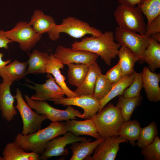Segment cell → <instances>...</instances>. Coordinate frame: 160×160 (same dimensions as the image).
I'll list each match as a JSON object with an SVG mask.
<instances>
[{
  "mask_svg": "<svg viewBox=\"0 0 160 160\" xmlns=\"http://www.w3.org/2000/svg\"><path fill=\"white\" fill-rule=\"evenodd\" d=\"M29 59L27 61L28 67L26 75L46 73V68L49 55L46 52L37 49L28 53Z\"/></svg>",
  "mask_w": 160,
  "mask_h": 160,
  "instance_id": "603a6c76",
  "label": "cell"
},
{
  "mask_svg": "<svg viewBox=\"0 0 160 160\" xmlns=\"http://www.w3.org/2000/svg\"><path fill=\"white\" fill-rule=\"evenodd\" d=\"M3 56V54L2 53H0V72L1 69L7 65L11 61V59H9L5 61L3 60L2 57Z\"/></svg>",
  "mask_w": 160,
  "mask_h": 160,
  "instance_id": "ab89813d",
  "label": "cell"
},
{
  "mask_svg": "<svg viewBox=\"0 0 160 160\" xmlns=\"http://www.w3.org/2000/svg\"><path fill=\"white\" fill-rule=\"evenodd\" d=\"M61 33L75 38H81L87 34L98 36L103 33L101 30L91 26L87 23L72 16L64 18L60 24H56L48 34L49 37L52 40L56 41Z\"/></svg>",
  "mask_w": 160,
  "mask_h": 160,
  "instance_id": "277c9868",
  "label": "cell"
},
{
  "mask_svg": "<svg viewBox=\"0 0 160 160\" xmlns=\"http://www.w3.org/2000/svg\"><path fill=\"white\" fill-rule=\"evenodd\" d=\"M160 33V15L154 18L150 23L146 25L145 34L150 36Z\"/></svg>",
  "mask_w": 160,
  "mask_h": 160,
  "instance_id": "8d00e7d4",
  "label": "cell"
},
{
  "mask_svg": "<svg viewBox=\"0 0 160 160\" xmlns=\"http://www.w3.org/2000/svg\"><path fill=\"white\" fill-rule=\"evenodd\" d=\"M112 86L105 75L101 73L97 77L93 95L100 101L108 94Z\"/></svg>",
  "mask_w": 160,
  "mask_h": 160,
  "instance_id": "d6a6232c",
  "label": "cell"
},
{
  "mask_svg": "<svg viewBox=\"0 0 160 160\" xmlns=\"http://www.w3.org/2000/svg\"><path fill=\"white\" fill-rule=\"evenodd\" d=\"M143 86L148 99L150 101L157 102L160 100L159 82L160 74L151 71L146 67L141 72Z\"/></svg>",
  "mask_w": 160,
  "mask_h": 160,
  "instance_id": "e0dca14e",
  "label": "cell"
},
{
  "mask_svg": "<svg viewBox=\"0 0 160 160\" xmlns=\"http://www.w3.org/2000/svg\"><path fill=\"white\" fill-rule=\"evenodd\" d=\"M14 97L17 101L15 108L19 113L23 124L21 134H31L40 129L42 123L47 119L46 116L32 110L24 99L19 88L16 89Z\"/></svg>",
  "mask_w": 160,
  "mask_h": 160,
  "instance_id": "52a82bcc",
  "label": "cell"
},
{
  "mask_svg": "<svg viewBox=\"0 0 160 160\" xmlns=\"http://www.w3.org/2000/svg\"><path fill=\"white\" fill-rule=\"evenodd\" d=\"M4 160H39L40 155L35 152H28L14 141L7 143L2 153Z\"/></svg>",
  "mask_w": 160,
  "mask_h": 160,
  "instance_id": "44dd1931",
  "label": "cell"
},
{
  "mask_svg": "<svg viewBox=\"0 0 160 160\" xmlns=\"http://www.w3.org/2000/svg\"><path fill=\"white\" fill-rule=\"evenodd\" d=\"M4 30H0V48L6 49L8 48L9 44L12 41L9 39L6 36Z\"/></svg>",
  "mask_w": 160,
  "mask_h": 160,
  "instance_id": "74e56055",
  "label": "cell"
},
{
  "mask_svg": "<svg viewBox=\"0 0 160 160\" xmlns=\"http://www.w3.org/2000/svg\"><path fill=\"white\" fill-rule=\"evenodd\" d=\"M101 137L119 136V128L125 121L119 109L112 103L106 104L91 118Z\"/></svg>",
  "mask_w": 160,
  "mask_h": 160,
  "instance_id": "3957f363",
  "label": "cell"
},
{
  "mask_svg": "<svg viewBox=\"0 0 160 160\" xmlns=\"http://www.w3.org/2000/svg\"><path fill=\"white\" fill-rule=\"evenodd\" d=\"M58 137L47 143L44 151L40 155V160H47L53 157L66 156L69 153L68 149L66 148L67 145L87 139L75 135L69 132H67L62 136Z\"/></svg>",
  "mask_w": 160,
  "mask_h": 160,
  "instance_id": "30bf717a",
  "label": "cell"
},
{
  "mask_svg": "<svg viewBox=\"0 0 160 160\" xmlns=\"http://www.w3.org/2000/svg\"><path fill=\"white\" fill-rule=\"evenodd\" d=\"M143 0H117L120 4L130 7H135Z\"/></svg>",
  "mask_w": 160,
  "mask_h": 160,
  "instance_id": "f35d334b",
  "label": "cell"
},
{
  "mask_svg": "<svg viewBox=\"0 0 160 160\" xmlns=\"http://www.w3.org/2000/svg\"><path fill=\"white\" fill-rule=\"evenodd\" d=\"M137 6L143 14L146 16L148 21L147 25L160 15V0H143Z\"/></svg>",
  "mask_w": 160,
  "mask_h": 160,
  "instance_id": "1f68e13d",
  "label": "cell"
},
{
  "mask_svg": "<svg viewBox=\"0 0 160 160\" xmlns=\"http://www.w3.org/2000/svg\"><path fill=\"white\" fill-rule=\"evenodd\" d=\"M115 19L119 27L143 35L146 33V25L140 9L120 4L114 12Z\"/></svg>",
  "mask_w": 160,
  "mask_h": 160,
  "instance_id": "5b68a950",
  "label": "cell"
},
{
  "mask_svg": "<svg viewBox=\"0 0 160 160\" xmlns=\"http://www.w3.org/2000/svg\"><path fill=\"white\" fill-rule=\"evenodd\" d=\"M114 33L107 31L100 36L85 37L80 41H75L71 44L74 50H83L91 52L100 56L108 66L113 59L117 56L121 46L115 41Z\"/></svg>",
  "mask_w": 160,
  "mask_h": 160,
  "instance_id": "6da1fadb",
  "label": "cell"
},
{
  "mask_svg": "<svg viewBox=\"0 0 160 160\" xmlns=\"http://www.w3.org/2000/svg\"><path fill=\"white\" fill-rule=\"evenodd\" d=\"M114 35L115 40L121 47H125L139 58L140 62L143 61L144 52L149 43L150 36L127 31L118 26Z\"/></svg>",
  "mask_w": 160,
  "mask_h": 160,
  "instance_id": "ba28073f",
  "label": "cell"
},
{
  "mask_svg": "<svg viewBox=\"0 0 160 160\" xmlns=\"http://www.w3.org/2000/svg\"><path fill=\"white\" fill-rule=\"evenodd\" d=\"M135 77L134 73L129 76H124L119 81L113 85L108 94L99 101L100 107L98 111L113 98L122 95L124 91L132 84Z\"/></svg>",
  "mask_w": 160,
  "mask_h": 160,
  "instance_id": "83f0119b",
  "label": "cell"
},
{
  "mask_svg": "<svg viewBox=\"0 0 160 160\" xmlns=\"http://www.w3.org/2000/svg\"><path fill=\"white\" fill-rule=\"evenodd\" d=\"M128 140L120 136L107 137L95 149L89 160H114L119 149V144Z\"/></svg>",
  "mask_w": 160,
  "mask_h": 160,
  "instance_id": "5bb4252c",
  "label": "cell"
},
{
  "mask_svg": "<svg viewBox=\"0 0 160 160\" xmlns=\"http://www.w3.org/2000/svg\"><path fill=\"white\" fill-rule=\"evenodd\" d=\"M67 132L63 122L52 121L46 128L31 134L23 135L18 133L14 141L25 151L40 155L50 140Z\"/></svg>",
  "mask_w": 160,
  "mask_h": 160,
  "instance_id": "7a4b0ae2",
  "label": "cell"
},
{
  "mask_svg": "<svg viewBox=\"0 0 160 160\" xmlns=\"http://www.w3.org/2000/svg\"><path fill=\"white\" fill-rule=\"evenodd\" d=\"M101 73V69L96 61L90 65L88 72L83 82L74 92L79 96L93 95L97 77Z\"/></svg>",
  "mask_w": 160,
  "mask_h": 160,
  "instance_id": "7402d4cb",
  "label": "cell"
},
{
  "mask_svg": "<svg viewBox=\"0 0 160 160\" xmlns=\"http://www.w3.org/2000/svg\"><path fill=\"white\" fill-rule=\"evenodd\" d=\"M47 75L48 78L44 84H38L29 80L34 85L25 84L35 92L30 97L31 99L46 101L64 97L65 95L64 92L56 83L52 76L49 73H48Z\"/></svg>",
  "mask_w": 160,
  "mask_h": 160,
  "instance_id": "7c38bea8",
  "label": "cell"
},
{
  "mask_svg": "<svg viewBox=\"0 0 160 160\" xmlns=\"http://www.w3.org/2000/svg\"><path fill=\"white\" fill-rule=\"evenodd\" d=\"M135 77L131 85L123 92L122 95L128 98H134L140 96L141 90L143 86L141 72L135 71Z\"/></svg>",
  "mask_w": 160,
  "mask_h": 160,
  "instance_id": "836d02e7",
  "label": "cell"
},
{
  "mask_svg": "<svg viewBox=\"0 0 160 160\" xmlns=\"http://www.w3.org/2000/svg\"><path fill=\"white\" fill-rule=\"evenodd\" d=\"M0 160H4L2 156H0Z\"/></svg>",
  "mask_w": 160,
  "mask_h": 160,
  "instance_id": "b9f144b4",
  "label": "cell"
},
{
  "mask_svg": "<svg viewBox=\"0 0 160 160\" xmlns=\"http://www.w3.org/2000/svg\"><path fill=\"white\" fill-rule=\"evenodd\" d=\"M141 128L140 123L137 120L124 121L119 128L118 135L135 146L136 141L139 139Z\"/></svg>",
  "mask_w": 160,
  "mask_h": 160,
  "instance_id": "4316f807",
  "label": "cell"
},
{
  "mask_svg": "<svg viewBox=\"0 0 160 160\" xmlns=\"http://www.w3.org/2000/svg\"><path fill=\"white\" fill-rule=\"evenodd\" d=\"M50 101L55 105L64 106L75 105L81 108L84 110L82 114L83 119H91L98 111L100 101L93 95H85L76 97L55 99Z\"/></svg>",
  "mask_w": 160,
  "mask_h": 160,
  "instance_id": "8fae6325",
  "label": "cell"
},
{
  "mask_svg": "<svg viewBox=\"0 0 160 160\" xmlns=\"http://www.w3.org/2000/svg\"><path fill=\"white\" fill-rule=\"evenodd\" d=\"M28 23L37 33L41 35L49 34L56 24L53 17L39 9L34 11Z\"/></svg>",
  "mask_w": 160,
  "mask_h": 160,
  "instance_id": "ffe728a7",
  "label": "cell"
},
{
  "mask_svg": "<svg viewBox=\"0 0 160 160\" xmlns=\"http://www.w3.org/2000/svg\"><path fill=\"white\" fill-rule=\"evenodd\" d=\"M158 134L156 124L154 121L151 122L148 126L141 128L136 145L143 148L151 143Z\"/></svg>",
  "mask_w": 160,
  "mask_h": 160,
  "instance_id": "4dcf8cb0",
  "label": "cell"
},
{
  "mask_svg": "<svg viewBox=\"0 0 160 160\" xmlns=\"http://www.w3.org/2000/svg\"><path fill=\"white\" fill-rule=\"evenodd\" d=\"M5 33L12 41L18 43L20 48L24 51L31 50L41 38V35L37 33L28 23L23 21L17 23Z\"/></svg>",
  "mask_w": 160,
  "mask_h": 160,
  "instance_id": "9c48e42d",
  "label": "cell"
},
{
  "mask_svg": "<svg viewBox=\"0 0 160 160\" xmlns=\"http://www.w3.org/2000/svg\"><path fill=\"white\" fill-rule=\"evenodd\" d=\"M63 123L67 132H70L75 135H88L96 139L101 137L91 118L82 121L71 119L63 122Z\"/></svg>",
  "mask_w": 160,
  "mask_h": 160,
  "instance_id": "ac0fdd59",
  "label": "cell"
},
{
  "mask_svg": "<svg viewBox=\"0 0 160 160\" xmlns=\"http://www.w3.org/2000/svg\"><path fill=\"white\" fill-rule=\"evenodd\" d=\"M150 37H152L158 42H160V33L153 34Z\"/></svg>",
  "mask_w": 160,
  "mask_h": 160,
  "instance_id": "60d3db41",
  "label": "cell"
},
{
  "mask_svg": "<svg viewBox=\"0 0 160 160\" xmlns=\"http://www.w3.org/2000/svg\"><path fill=\"white\" fill-rule=\"evenodd\" d=\"M116 106L120 110L125 121L130 120L134 110L141 103L143 97L140 96L134 98H128L120 95Z\"/></svg>",
  "mask_w": 160,
  "mask_h": 160,
  "instance_id": "f546056e",
  "label": "cell"
},
{
  "mask_svg": "<svg viewBox=\"0 0 160 160\" xmlns=\"http://www.w3.org/2000/svg\"><path fill=\"white\" fill-rule=\"evenodd\" d=\"M0 111H1V108H0Z\"/></svg>",
  "mask_w": 160,
  "mask_h": 160,
  "instance_id": "7bdbcfd3",
  "label": "cell"
},
{
  "mask_svg": "<svg viewBox=\"0 0 160 160\" xmlns=\"http://www.w3.org/2000/svg\"><path fill=\"white\" fill-rule=\"evenodd\" d=\"M28 66L27 61L20 62L16 60L1 69L0 76L13 82L25 77Z\"/></svg>",
  "mask_w": 160,
  "mask_h": 160,
  "instance_id": "cb8c5ba5",
  "label": "cell"
},
{
  "mask_svg": "<svg viewBox=\"0 0 160 160\" xmlns=\"http://www.w3.org/2000/svg\"><path fill=\"white\" fill-rule=\"evenodd\" d=\"M141 149V153L145 160H160V139L158 136L151 143Z\"/></svg>",
  "mask_w": 160,
  "mask_h": 160,
  "instance_id": "e575fe53",
  "label": "cell"
},
{
  "mask_svg": "<svg viewBox=\"0 0 160 160\" xmlns=\"http://www.w3.org/2000/svg\"><path fill=\"white\" fill-rule=\"evenodd\" d=\"M26 103L38 113L46 116L52 121L59 122L76 119V117L83 118L81 113L71 105H68L66 110H61L50 105L45 101L31 99L27 95H24Z\"/></svg>",
  "mask_w": 160,
  "mask_h": 160,
  "instance_id": "8992f818",
  "label": "cell"
},
{
  "mask_svg": "<svg viewBox=\"0 0 160 160\" xmlns=\"http://www.w3.org/2000/svg\"><path fill=\"white\" fill-rule=\"evenodd\" d=\"M105 75L113 85L119 81L123 77L119 62L108 70Z\"/></svg>",
  "mask_w": 160,
  "mask_h": 160,
  "instance_id": "d590c367",
  "label": "cell"
},
{
  "mask_svg": "<svg viewBox=\"0 0 160 160\" xmlns=\"http://www.w3.org/2000/svg\"><path fill=\"white\" fill-rule=\"evenodd\" d=\"M143 61L148 64L152 72L160 68V44L151 37L144 52Z\"/></svg>",
  "mask_w": 160,
  "mask_h": 160,
  "instance_id": "d4e9b609",
  "label": "cell"
},
{
  "mask_svg": "<svg viewBox=\"0 0 160 160\" xmlns=\"http://www.w3.org/2000/svg\"><path fill=\"white\" fill-rule=\"evenodd\" d=\"M119 58L120 66L122 72L123 77L129 76L135 72L134 67L135 63L139 61V58L127 48L121 46L117 53Z\"/></svg>",
  "mask_w": 160,
  "mask_h": 160,
  "instance_id": "484cf974",
  "label": "cell"
},
{
  "mask_svg": "<svg viewBox=\"0 0 160 160\" xmlns=\"http://www.w3.org/2000/svg\"><path fill=\"white\" fill-rule=\"evenodd\" d=\"M59 59L63 64L82 63L90 65L97 61L99 55L89 52L74 50L71 48L58 46L53 54Z\"/></svg>",
  "mask_w": 160,
  "mask_h": 160,
  "instance_id": "4fadbf2b",
  "label": "cell"
},
{
  "mask_svg": "<svg viewBox=\"0 0 160 160\" xmlns=\"http://www.w3.org/2000/svg\"><path fill=\"white\" fill-rule=\"evenodd\" d=\"M64 66L61 60L51 53L46 65V73L52 75L56 82L61 88L67 97L79 96L67 86L65 81L66 79L60 71V69L63 68Z\"/></svg>",
  "mask_w": 160,
  "mask_h": 160,
  "instance_id": "2e32d148",
  "label": "cell"
},
{
  "mask_svg": "<svg viewBox=\"0 0 160 160\" xmlns=\"http://www.w3.org/2000/svg\"><path fill=\"white\" fill-rule=\"evenodd\" d=\"M68 66V77L69 84L77 87L83 82L88 72L90 65L82 63H70Z\"/></svg>",
  "mask_w": 160,
  "mask_h": 160,
  "instance_id": "f1b7e54d",
  "label": "cell"
},
{
  "mask_svg": "<svg viewBox=\"0 0 160 160\" xmlns=\"http://www.w3.org/2000/svg\"><path fill=\"white\" fill-rule=\"evenodd\" d=\"M105 138L100 137L91 142V139L76 142L71 144L70 148L73 153L70 160H83L90 156L96 147Z\"/></svg>",
  "mask_w": 160,
  "mask_h": 160,
  "instance_id": "d6986e66",
  "label": "cell"
},
{
  "mask_svg": "<svg viewBox=\"0 0 160 160\" xmlns=\"http://www.w3.org/2000/svg\"><path fill=\"white\" fill-rule=\"evenodd\" d=\"M0 84V107L2 117L8 122H10L17 114L14 105V96L10 91V87L13 82L5 78Z\"/></svg>",
  "mask_w": 160,
  "mask_h": 160,
  "instance_id": "9a60e30c",
  "label": "cell"
}]
</instances>
